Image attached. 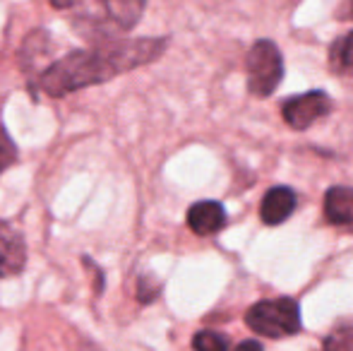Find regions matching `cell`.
<instances>
[{"label": "cell", "instance_id": "1", "mask_svg": "<svg viewBox=\"0 0 353 351\" xmlns=\"http://www.w3.org/2000/svg\"><path fill=\"white\" fill-rule=\"evenodd\" d=\"M166 46L168 39H108L89 51H72L51 63L39 75V89L53 99H63L77 89L101 85L116 75L149 66L161 58Z\"/></svg>", "mask_w": 353, "mask_h": 351}, {"label": "cell", "instance_id": "2", "mask_svg": "<svg viewBox=\"0 0 353 351\" xmlns=\"http://www.w3.org/2000/svg\"><path fill=\"white\" fill-rule=\"evenodd\" d=\"M245 323L252 332L262 334V337H270V339L293 337V334H298L303 328L301 308H298L296 301L288 299V296L257 301L245 313Z\"/></svg>", "mask_w": 353, "mask_h": 351}, {"label": "cell", "instance_id": "3", "mask_svg": "<svg viewBox=\"0 0 353 351\" xmlns=\"http://www.w3.org/2000/svg\"><path fill=\"white\" fill-rule=\"evenodd\" d=\"M245 70L250 94L262 99L272 97L283 77V58L276 43L270 41V39H260V41L252 43L245 58Z\"/></svg>", "mask_w": 353, "mask_h": 351}, {"label": "cell", "instance_id": "4", "mask_svg": "<svg viewBox=\"0 0 353 351\" xmlns=\"http://www.w3.org/2000/svg\"><path fill=\"white\" fill-rule=\"evenodd\" d=\"M332 108H334V103H332L330 94L315 89V92H305L286 99L281 103V116L286 121V126H291L293 130H307L312 123L330 116Z\"/></svg>", "mask_w": 353, "mask_h": 351}, {"label": "cell", "instance_id": "5", "mask_svg": "<svg viewBox=\"0 0 353 351\" xmlns=\"http://www.w3.org/2000/svg\"><path fill=\"white\" fill-rule=\"evenodd\" d=\"M27 265V245L22 234L0 221V277H14Z\"/></svg>", "mask_w": 353, "mask_h": 351}, {"label": "cell", "instance_id": "6", "mask_svg": "<svg viewBox=\"0 0 353 351\" xmlns=\"http://www.w3.org/2000/svg\"><path fill=\"white\" fill-rule=\"evenodd\" d=\"M298 205V195L293 192V188L288 185H276L272 190H267V195L260 202V219L267 226H279L288 217L293 214Z\"/></svg>", "mask_w": 353, "mask_h": 351}, {"label": "cell", "instance_id": "7", "mask_svg": "<svg viewBox=\"0 0 353 351\" xmlns=\"http://www.w3.org/2000/svg\"><path fill=\"white\" fill-rule=\"evenodd\" d=\"M188 226L197 236H214L226 226V210L221 202L202 200L188 210Z\"/></svg>", "mask_w": 353, "mask_h": 351}, {"label": "cell", "instance_id": "8", "mask_svg": "<svg viewBox=\"0 0 353 351\" xmlns=\"http://www.w3.org/2000/svg\"><path fill=\"white\" fill-rule=\"evenodd\" d=\"M325 217L332 226L353 234V188L334 185L325 195Z\"/></svg>", "mask_w": 353, "mask_h": 351}, {"label": "cell", "instance_id": "9", "mask_svg": "<svg viewBox=\"0 0 353 351\" xmlns=\"http://www.w3.org/2000/svg\"><path fill=\"white\" fill-rule=\"evenodd\" d=\"M99 3L106 10L111 27L118 29V32H128V29L135 27L142 19L144 8H147V0H99Z\"/></svg>", "mask_w": 353, "mask_h": 351}, {"label": "cell", "instance_id": "10", "mask_svg": "<svg viewBox=\"0 0 353 351\" xmlns=\"http://www.w3.org/2000/svg\"><path fill=\"white\" fill-rule=\"evenodd\" d=\"M330 68L334 75L353 77V32L339 37L330 48Z\"/></svg>", "mask_w": 353, "mask_h": 351}, {"label": "cell", "instance_id": "11", "mask_svg": "<svg viewBox=\"0 0 353 351\" xmlns=\"http://www.w3.org/2000/svg\"><path fill=\"white\" fill-rule=\"evenodd\" d=\"M51 53V37H48L46 29H37L32 32L22 43V51H19V61L27 70H32L39 63V58H46Z\"/></svg>", "mask_w": 353, "mask_h": 351}, {"label": "cell", "instance_id": "12", "mask_svg": "<svg viewBox=\"0 0 353 351\" xmlns=\"http://www.w3.org/2000/svg\"><path fill=\"white\" fill-rule=\"evenodd\" d=\"M192 349L195 351H228V337L216 330H200L192 337Z\"/></svg>", "mask_w": 353, "mask_h": 351}, {"label": "cell", "instance_id": "13", "mask_svg": "<svg viewBox=\"0 0 353 351\" xmlns=\"http://www.w3.org/2000/svg\"><path fill=\"white\" fill-rule=\"evenodd\" d=\"M322 351H353V328L341 325L334 328L322 342Z\"/></svg>", "mask_w": 353, "mask_h": 351}, {"label": "cell", "instance_id": "14", "mask_svg": "<svg viewBox=\"0 0 353 351\" xmlns=\"http://www.w3.org/2000/svg\"><path fill=\"white\" fill-rule=\"evenodd\" d=\"M14 161H17V147L10 140L8 130L0 128V174H3L5 169H10Z\"/></svg>", "mask_w": 353, "mask_h": 351}, {"label": "cell", "instance_id": "15", "mask_svg": "<svg viewBox=\"0 0 353 351\" xmlns=\"http://www.w3.org/2000/svg\"><path fill=\"white\" fill-rule=\"evenodd\" d=\"M157 296H159L157 281H152V277H140L137 279V299H140V303H152Z\"/></svg>", "mask_w": 353, "mask_h": 351}, {"label": "cell", "instance_id": "16", "mask_svg": "<svg viewBox=\"0 0 353 351\" xmlns=\"http://www.w3.org/2000/svg\"><path fill=\"white\" fill-rule=\"evenodd\" d=\"M84 0H51V5L56 10H70V8H79Z\"/></svg>", "mask_w": 353, "mask_h": 351}, {"label": "cell", "instance_id": "17", "mask_svg": "<svg viewBox=\"0 0 353 351\" xmlns=\"http://www.w3.org/2000/svg\"><path fill=\"white\" fill-rule=\"evenodd\" d=\"M231 351H265V349H262V344L255 342V339H245V342H241L236 349H231Z\"/></svg>", "mask_w": 353, "mask_h": 351}, {"label": "cell", "instance_id": "18", "mask_svg": "<svg viewBox=\"0 0 353 351\" xmlns=\"http://www.w3.org/2000/svg\"><path fill=\"white\" fill-rule=\"evenodd\" d=\"M351 14H353V3H351Z\"/></svg>", "mask_w": 353, "mask_h": 351}]
</instances>
